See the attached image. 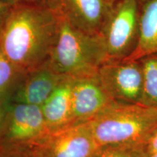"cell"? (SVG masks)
<instances>
[{"label":"cell","instance_id":"obj_16","mask_svg":"<svg viewBox=\"0 0 157 157\" xmlns=\"http://www.w3.org/2000/svg\"><path fill=\"white\" fill-rule=\"evenodd\" d=\"M145 148L146 153L157 154V127L151 133L145 142Z\"/></svg>","mask_w":157,"mask_h":157},{"label":"cell","instance_id":"obj_7","mask_svg":"<svg viewBox=\"0 0 157 157\" xmlns=\"http://www.w3.org/2000/svg\"><path fill=\"white\" fill-rule=\"evenodd\" d=\"M62 21L90 34L101 35L113 4L105 0H40Z\"/></svg>","mask_w":157,"mask_h":157},{"label":"cell","instance_id":"obj_10","mask_svg":"<svg viewBox=\"0 0 157 157\" xmlns=\"http://www.w3.org/2000/svg\"><path fill=\"white\" fill-rule=\"evenodd\" d=\"M64 78L54 71L47 61L23 76L8 102L42 106Z\"/></svg>","mask_w":157,"mask_h":157},{"label":"cell","instance_id":"obj_9","mask_svg":"<svg viewBox=\"0 0 157 157\" xmlns=\"http://www.w3.org/2000/svg\"><path fill=\"white\" fill-rule=\"evenodd\" d=\"M72 123L87 122L115 101L102 84L98 73L72 78Z\"/></svg>","mask_w":157,"mask_h":157},{"label":"cell","instance_id":"obj_12","mask_svg":"<svg viewBox=\"0 0 157 157\" xmlns=\"http://www.w3.org/2000/svg\"><path fill=\"white\" fill-rule=\"evenodd\" d=\"M151 54H157V0H143L138 42L134 52L126 59L137 60Z\"/></svg>","mask_w":157,"mask_h":157},{"label":"cell","instance_id":"obj_17","mask_svg":"<svg viewBox=\"0 0 157 157\" xmlns=\"http://www.w3.org/2000/svg\"><path fill=\"white\" fill-rule=\"evenodd\" d=\"M11 6L5 3L3 0H0V29L9 14Z\"/></svg>","mask_w":157,"mask_h":157},{"label":"cell","instance_id":"obj_13","mask_svg":"<svg viewBox=\"0 0 157 157\" xmlns=\"http://www.w3.org/2000/svg\"><path fill=\"white\" fill-rule=\"evenodd\" d=\"M142 68L143 92L140 103L157 107V54L139 59Z\"/></svg>","mask_w":157,"mask_h":157},{"label":"cell","instance_id":"obj_5","mask_svg":"<svg viewBox=\"0 0 157 157\" xmlns=\"http://www.w3.org/2000/svg\"><path fill=\"white\" fill-rule=\"evenodd\" d=\"M143 1L119 0L113 5L101 33L107 61L124 60L135 51L139 39Z\"/></svg>","mask_w":157,"mask_h":157},{"label":"cell","instance_id":"obj_8","mask_svg":"<svg viewBox=\"0 0 157 157\" xmlns=\"http://www.w3.org/2000/svg\"><path fill=\"white\" fill-rule=\"evenodd\" d=\"M48 130L41 106L9 103L0 131V146L22 144Z\"/></svg>","mask_w":157,"mask_h":157},{"label":"cell","instance_id":"obj_19","mask_svg":"<svg viewBox=\"0 0 157 157\" xmlns=\"http://www.w3.org/2000/svg\"><path fill=\"white\" fill-rule=\"evenodd\" d=\"M5 3L9 5H14L18 3L23 2H40V0H3Z\"/></svg>","mask_w":157,"mask_h":157},{"label":"cell","instance_id":"obj_21","mask_svg":"<svg viewBox=\"0 0 157 157\" xmlns=\"http://www.w3.org/2000/svg\"><path fill=\"white\" fill-rule=\"evenodd\" d=\"M145 157H157V154H149V153H146V156Z\"/></svg>","mask_w":157,"mask_h":157},{"label":"cell","instance_id":"obj_18","mask_svg":"<svg viewBox=\"0 0 157 157\" xmlns=\"http://www.w3.org/2000/svg\"><path fill=\"white\" fill-rule=\"evenodd\" d=\"M8 104H9L8 102L0 101V131H1L2 127L4 120H5Z\"/></svg>","mask_w":157,"mask_h":157},{"label":"cell","instance_id":"obj_20","mask_svg":"<svg viewBox=\"0 0 157 157\" xmlns=\"http://www.w3.org/2000/svg\"><path fill=\"white\" fill-rule=\"evenodd\" d=\"M0 157H20L17 155L13 154L9 151L0 148Z\"/></svg>","mask_w":157,"mask_h":157},{"label":"cell","instance_id":"obj_2","mask_svg":"<svg viewBox=\"0 0 157 157\" xmlns=\"http://www.w3.org/2000/svg\"><path fill=\"white\" fill-rule=\"evenodd\" d=\"M85 123L100 146L145 144L157 127V107L115 102Z\"/></svg>","mask_w":157,"mask_h":157},{"label":"cell","instance_id":"obj_4","mask_svg":"<svg viewBox=\"0 0 157 157\" xmlns=\"http://www.w3.org/2000/svg\"><path fill=\"white\" fill-rule=\"evenodd\" d=\"M101 147L86 123L48 130L22 144L0 146L20 157H94Z\"/></svg>","mask_w":157,"mask_h":157},{"label":"cell","instance_id":"obj_11","mask_svg":"<svg viewBox=\"0 0 157 157\" xmlns=\"http://www.w3.org/2000/svg\"><path fill=\"white\" fill-rule=\"evenodd\" d=\"M71 84L72 78L65 77L41 106L49 130L73 125Z\"/></svg>","mask_w":157,"mask_h":157},{"label":"cell","instance_id":"obj_3","mask_svg":"<svg viewBox=\"0 0 157 157\" xmlns=\"http://www.w3.org/2000/svg\"><path fill=\"white\" fill-rule=\"evenodd\" d=\"M106 61L101 35L87 34L61 20L58 39L48 60L54 71L69 78L93 75Z\"/></svg>","mask_w":157,"mask_h":157},{"label":"cell","instance_id":"obj_14","mask_svg":"<svg viewBox=\"0 0 157 157\" xmlns=\"http://www.w3.org/2000/svg\"><path fill=\"white\" fill-rule=\"evenodd\" d=\"M25 74L0 49V101L8 102L10 96Z\"/></svg>","mask_w":157,"mask_h":157},{"label":"cell","instance_id":"obj_15","mask_svg":"<svg viewBox=\"0 0 157 157\" xmlns=\"http://www.w3.org/2000/svg\"><path fill=\"white\" fill-rule=\"evenodd\" d=\"M144 143L109 145L101 146L94 157H145Z\"/></svg>","mask_w":157,"mask_h":157},{"label":"cell","instance_id":"obj_22","mask_svg":"<svg viewBox=\"0 0 157 157\" xmlns=\"http://www.w3.org/2000/svg\"><path fill=\"white\" fill-rule=\"evenodd\" d=\"M105 1H107L108 2L111 3V4H114L116 2L119 1V0H105Z\"/></svg>","mask_w":157,"mask_h":157},{"label":"cell","instance_id":"obj_6","mask_svg":"<svg viewBox=\"0 0 157 157\" xmlns=\"http://www.w3.org/2000/svg\"><path fill=\"white\" fill-rule=\"evenodd\" d=\"M98 75L107 93L115 101L140 103L143 76L138 60L106 61L98 69Z\"/></svg>","mask_w":157,"mask_h":157},{"label":"cell","instance_id":"obj_1","mask_svg":"<svg viewBox=\"0 0 157 157\" xmlns=\"http://www.w3.org/2000/svg\"><path fill=\"white\" fill-rule=\"evenodd\" d=\"M60 25L61 19L41 2L12 5L0 29V49L26 74L48 61Z\"/></svg>","mask_w":157,"mask_h":157}]
</instances>
